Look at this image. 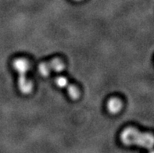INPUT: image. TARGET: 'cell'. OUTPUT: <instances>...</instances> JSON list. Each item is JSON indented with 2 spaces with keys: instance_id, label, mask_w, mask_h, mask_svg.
<instances>
[{
  "instance_id": "1",
  "label": "cell",
  "mask_w": 154,
  "mask_h": 153,
  "mask_svg": "<svg viewBox=\"0 0 154 153\" xmlns=\"http://www.w3.org/2000/svg\"><path fill=\"white\" fill-rule=\"evenodd\" d=\"M121 142L126 145H137L149 151L154 147V136L149 133H143L134 127L125 128L121 132Z\"/></svg>"
},
{
  "instance_id": "2",
  "label": "cell",
  "mask_w": 154,
  "mask_h": 153,
  "mask_svg": "<svg viewBox=\"0 0 154 153\" xmlns=\"http://www.w3.org/2000/svg\"><path fill=\"white\" fill-rule=\"evenodd\" d=\"M13 67L18 74L17 86L18 89L23 95L31 93L33 90V83L28 79L27 74L30 68V64L25 59H17L14 61Z\"/></svg>"
},
{
  "instance_id": "3",
  "label": "cell",
  "mask_w": 154,
  "mask_h": 153,
  "mask_svg": "<svg viewBox=\"0 0 154 153\" xmlns=\"http://www.w3.org/2000/svg\"><path fill=\"white\" fill-rule=\"evenodd\" d=\"M65 64L60 59L56 58L49 62L42 63L38 65V72L43 77L49 76L51 73H60L64 70Z\"/></svg>"
},
{
  "instance_id": "4",
  "label": "cell",
  "mask_w": 154,
  "mask_h": 153,
  "mask_svg": "<svg viewBox=\"0 0 154 153\" xmlns=\"http://www.w3.org/2000/svg\"><path fill=\"white\" fill-rule=\"evenodd\" d=\"M55 83L60 88H66V92L68 94L69 97L72 100H77L80 96V91L78 87L74 84H71L68 82V80L66 79L65 77H57L55 79Z\"/></svg>"
},
{
  "instance_id": "5",
  "label": "cell",
  "mask_w": 154,
  "mask_h": 153,
  "mask_svg": "<svg viewBox=\"0 0 154 153\" xmlns=\"http://www.w3.org/2000/svg\"><path fill=\"white\" fill-rule=\"evenodd\" d=\"M123 106L122 102L118 98H111L109 99L106 104V108L109 113L111 114H117L121 110Z\"/></svg>"
},
{
  "instance_id": "6",
  "label": "cell",
  "mask_w": 154,
  "mask_h": 153,
  "mask_svg": "<svg viewBox=\"0 0 154 153\" xmlns=\"http://www.w3.org/2000/svg\"><path fill=\"white\" fill-rule=\"evenodd\" d=\"M75 1H81V0H75Z\"/></svg>"
}]
</instances>
